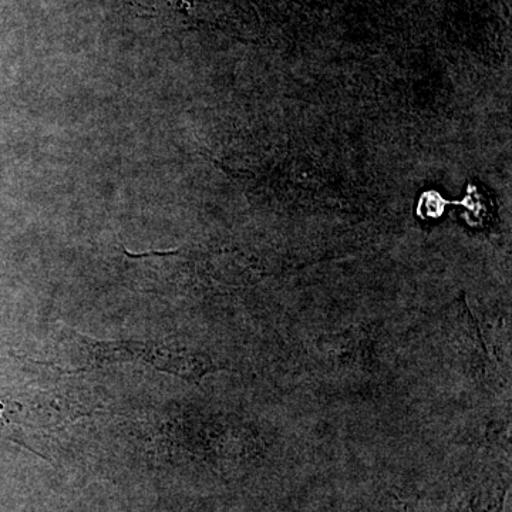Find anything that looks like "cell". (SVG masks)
<instances>
[{"instance_id":"cell-1","label":"cell","mask_w":512,"mask_h":512,"mask_svg":"<svg viewBox=\"0 0 512 512\" xmlns=\"http://www.w3.org/2000/svg\"><path fill=\"white\" fill-rule=\"evenodd\" d=\"M146 343L100 340L57 323L46 340L45 365L60 375L96 372L114 363L141 359Z\"/></svg>"},{"instance_id":"cell-2","label":"cell","mask_w":512,"mask_h":512,"mask_svg":"<svg viewBox=\"0 0 512 512\" xmlns=\"http://www.w3.org/2000/svg\"><path fill=\"white\" fill-rule=\"evenodd\" d=\"M141 359L146 360L147 363L156 367L160 372L184 377V379L191 380V382L200 379L201 375H204L208 369L205 366L207 363L195 353L178 348V346L165 345V343L163 345H156V343L146 345Z\"/></svg>"}]
</instances>
